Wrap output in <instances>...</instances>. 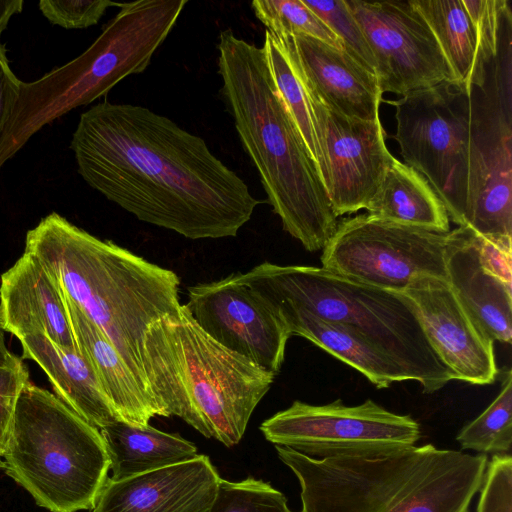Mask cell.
<instances>
[{"label":"cell","mask_w":512,"mask_h":512,"mask_svg":"<svg viewBox=\"0 0 512 512\" xmlns=\"http://www.w3.org/2000/svg\"><path fill=\"white\" fill-rule=\"evenodd\" d=\"M114 481L183 463L196 458V445L179 434L115 421L99 429Z\"/></svg>","instance_id":"24"},{"label":"cell","mask_w":512,"mask_h":512,"mask_svg":"<svg viewBox=\"0 0 512 512\" xmlns=\"http://www.w3.org/2000/svg\"><path fill=\"white\" fill-rule=\"evenodd\" d=\"M22 83L13 73L0 42V141L15 111Z\"/></svg>","instance_id":"35"},{"label":"cell","mask_w":512,"mask_h":512,"mask_svg":"<svg viewBox=\"0 0 512 512\" xmlns=\"http://www.w3.org/2000/svg\"><path fill=\"white\" fill-rule=\"evenodd\" d=\"M209 512H293L282 492L254 477L241 481L221 478Z\"/></svg>","instance_id":"30"},{"label":"cell","mask_w":512,"mask_h":512,"mask_svg":"<svg viewBox=\"0 0 512 512\" xmlns=\"http://www.w3.org/2000/svg\"><path fill=\"white\" fill-rule=\"evenodd\" d=\"M22 359L36 362L57 397L89 424L101 429L118 418L92 367L77 347H62L43 334L18 339Z\"/></svg>","instance_id":"22"},{"label":"cell","mask_w":512,"mask_h":512,"mask_svg":"<svg viewBox=\"0 0 512 512\" xmlns=\"http://www.w3.org/2000/svg\"><path fill=\"white\" fill-rule=\"evenodd\" d=\"M275 448L299 481L301 512H469L488 463L433 444L324 459Z\"/></svg>","instance_id":"4"},{"label":"cell","mask_w":512,"mask_h":512,"mask_svg":"<svg viewBox=\"0 0 512 512\" xmlns=\"http://www.w3.org/2000/svg\"><path fill=\"white\" fill-rule=\"evenodd\" d=\"M365 209L380 219L444 233L451 231L447 211L428 181L395 157Z\"/></svg>","instance_id":"25"},{"label":"cell","mask_w":512,"mask_h":512,"mask_svg":"<svg viewBox=\"0 0 512 512\" xmlns=\"http://www.w3.org/2000/svg\"><path fill=\"white\" fill-rule=\"evenodd\" d=\"M61 293L75 345L92 367L118 420L141 427L149 425L153 417L160 416L153 397L106 335Z\"/></svg>","instance_id":"21"},{"label":"cell","mask_w":512,"mask_h":512,"mask_svg":"<svg viewBox=\"0 0 512 512\" xmlns=\"http://www.w3.org/2000/svg\"><path fill=\"white\" fill-rule=\"evenodd\" d=\"M251 6L275 35H306L343 50L340 39L302 0H255Z\"/></svg>","instance_id":"29"},{"label":"cell","mask_w":512,"mask_h":512,"mask_svg":"<svg viewBox=\"0 0 512 512\" xmlns=\"http://www.w3.org/2000/svg\"><path fill=\"white\" fill-rule=\"evenodd\" d=\"M21 357H18L10 352L5 343V331L0 321V365H11L17 362Z\"/></svg>","instance_id":"38"},{"label":"cell","mask_w":512,"mask_h":512,"mask_svg":"<svg viewBox=\"0 0 512 512\" xmlns=\"http://www.w3.org/2000/svg\"><path fill=\"white\" fill-rule=\"evenodd\" d=\"M217 50L221 96L274 213L307 251L322 250L339 216L276 91L262 47L226 29L220 33Z\"/></svg>","instance_id":"3"},{"label":"cell","mask_w":512,"mask_h":512,"mask_svg":"<svg viewBox=\"0 0 512 512\" xmlns=\"http://www.w3.org/2000/svg\"><path fill=\"white\" fill-rule=\"evenodd\" d=\"M24 251L106 335L150 393L145 336L151 324L180 307L178 275L93 236L56 212L27 231Z\"/></svg>","instance_id":"2"},{"label":"cell","mask_w":512,"mask_h":512,"mask_svg":"<svg viewBox=\"0 0 512 512\" xmlns=\"http://www.w3.org/2000/svg\"><path fill=\"white\" fill-rule=\"evenodd\" d=\"M300 81L311 110L320 174L334 211L341 216L365 209L394 159L386 146L380 119L349 118Z\"/></svg>","instance_id":"14"},{"label":"cell","mask_w":512,"mask_h":512,"mask_svg":"<svg viewBox=\"0 0 512 512\" xmlns=\"http://www.w3.org/2000/svg\"><path fill=\"white\" fill-rule=\"evenodd\" d=\"M411 2L436 38L451 70L454 84L466 91L476 55L477 33L463 1L411 0Z\"/></svg>","instance_id":"26"},{"label":"cell","mask_w":512,"mask_h":512,"mask_svg":"<svg viewBox=\"0 0 512 512\" xmlns=\"http://www.w3.org/2000/svg\"><path fill=\"white\" fill-rule=\"evenodd\" d=\"M479 243L481 257L487 269L501 280L512 284V255L504 253L480 236Z\"/></svg>","instance_id":"36"},{"label":"cell","mask_w":512,"mask_h":512,"mask_svg":"<svg viewBox=\"0 0 512 512\" xmlns=\"http://www.w3.org/2000/svg\"><path fill=\"white\" fill-rule=\"evenodd\" d=\"M501 389L492 403L462 427L456 440L463 450L481 454L509 453L512 446V371L504 368Z\"/></svg>","instance_id":"28"},{"label":"cell","mask_w":512,"mask_h":512,"mask_svg":"<svg viewBox=\"0 0 512 512\" xmlns=\"http://www.w3.org/2000/svg\"><path fill=\"white\" fill-rule=\"evenodd\" d=\"M340 39L343 50L376 76V62L358 22L344 0H302Z\"/></svg>","instance_id":"31"},{"label":"cell","mask_w":512,"mask_h":512,"mask_svg":"<svg viewBox=\"0 0 512 512\" xmlns=\"http://www.w3.org/2000/svg\"><path fill=\"white\" fill-rule=\"evenodd\" d=\"M239 276L270 304L301 309L361 334L389 354L425 393L454 380L431 347L415 306L403 293L363 284L322 267L267 261Z\"/></svg>","instance_id":"6"},{"label":"cell","mask_w":512,"mask_h":512,"mask_svg":"<svg viewBox=\"0 0 512 512\" xmlns=\"http://www.w3.org/2000/svg\"><path fill=\"white\" fill-rule=\"evenodd\" d=\"M344 1L370 46L382 94L403 96L443 82L454 84L436 38L411 0Z\"/></svg>","instance_id":"13"},{"label":"cell","mask_w":512,"mask_h":512,"mask_svg":"<svg viewBox=\"0 0 512 512\" xmlns=\"http://www.w3.org/2000/svg\"><path fill=\"white\" fill-rule=\"evenodd\" d=\"M512 32L502 31L469 89V176L465 226L512 254Z\"/></svg>","instance_id":"9"},{"label":"cell","mask_w":512,"mask_h":512,"mask_svg":"<svg viewBox=\"0 0 512 512\" xmlns=\"http://www.w3.org/2000/svg\"><path fill=\"white\" fill-rule=\"evenodd\" d=\"M0 321L4 331L18 339L43 334L62 347H76L58 285L25 251L1 275Z\"/></svg>","instance_id":"20"},{"label":"cell","mask_w":512,"mask_h":512,"mask_svg":"<svg viewBox=\"0 0 512 512\" xmlns=\"http://www.w3.org/2000/svg\"><path fill=\"white\" fill-rule=\"evenodd\" d=\"M402 293L415 306L431 347L454 380L488 385L498 378L494 342L474 325L445 279L420 277Z\"/></svg>","instance_id":"16"},{"label":"cell","mask_w":512,"mask_h":512,"mask_svg":"<svg viewBox=\"0 0 512 512\" xmlns=\"http://www.w3.org/2000/svg\"><path fill=\"white\" fill-rule=\"evenodd\" d=\"M385 102L395 107L404 164L419 172L443 203L449 220L465 226L469 176V94L443 82Z\"/></svg>","instance_id":"10"},{"label":"cell","mask_w":512,"mask_h":512,"mask_svg":"<svg viewBox=\"0 0 512 512\" xmlns=\"http://www.w3.org/2000/svg\"><path fill=\"white\" fill-rule=\"evenodd\" d=\"M187 3H122L120 11L83 54L37 81L23 82L15 111L0 141V168L45 124L107 94L127 76L142 73Z\"/></svg>","instance_id":"7"},{"label":"cell","mask_w":512,"mask_h":512,"mask_svg":"<svg viewBox=\"0 0 512 512\" xmlns=\"http://www.w3.org/2000/svg\"><path fill=\"white\" fill-rule=\"evenodd\" d=\"M70 148L90 187L138 220L188 239L235 237L261 203L203 138L144 106H92Z\"/></svg>","instance_id":"1"},{"label":"cell","mask_w":512,"mask_h":512,"mask_svg":"<svg viewBox=\"0 0 512 512\" xmlns=\"http://www.w3.org/2000/svg\"><path fill=\"white\" fill-rule=\"evenodd\" d=\"M275 36L298 77L327 105L349 118L380 119L383 94L376 76L344 50L306 35Z\"/></svg>","instance_id":"18"},{"label":"cell","mask_w":512,"mask_h":512,"mask_svg":"<svg viewBox=\"0 0 512 512\" xmlns=\"http://www.w3.org/2000/svg\"><path fill=\"white\" fill-rule=\"evenodd\" d=\"M29 380V371L20 358L11 365H0V458H2L19 394Z\"/></svg>","instance_id":"34"},{"label":"cell","mask_w":512,"mask_h":512,"mask_svg":"<svg viewBox=\"0 0 512 512\" xmlns=\"http://www.w3.org/2000/svg\"><path fill=\"white\" fill-rule=\"evenodd\" d=\"M2 460L6 474L51 512L92 510L110 470L100 430L30 379Z\"/></svg>","instance_id":"8"},{"label":"cell","mask_w":512,"mask_h":512,"mask_svg":"<svg viewBox=\"0 0 512 512\" xmlns=\"http://www.w3.org/2000/svg\"><path fill=\"white\" fill-rule=\"evenodd\" d=\"M144 356L160 416H177L227 447L240 442L276 376L213 340L184 304L149 326Z\"/></svg>","instance_id":"5"},{"label":"cell","mask_w":512,"mask_h":512,"mask_svg":"<svg viewBox=\"0 0 512 512\" xmlns=\"http://www.w3.org/2000/svg\"><path fill=\"white\" fill-rule=\"evenodd\" d=\"M23 5V0L0 1V36L8 26L11 17L22 11Z\"/></svg>","instance_id":"37"},{"label":"cell","mask_w":512,"mask_h":512,"mask_svg":"<svg viewBox=\"0 0 512 512\" xmlns=\"http://www.w3.org/2000/svg\"><path fill=\"white\" fill-rule=\"evenodd\" d=\"M476 512H512V457L495 454L488 461Z\"/></svg>","instance_id":"32"},{"label":"cell","mask_w":512,"mask_h":512,"mask_svg":"<svg viewBox=\"0 0 512 512\" xmlns=\"http://www.w3.org/2000/svg\"><path fill=\"white\" fill-rule=\"evenodd\" d=\"M448 233L368 213L348 217L338 222L322 249V268L363 284L402 293L420 277L446 280L444 249Z\"/></svg>","instance_id":"12"},{"label":"cell","mask_w":512,"mask_h":512,"mask_svg":"<svg viewBox=\"0 0 512 512\" xmlns=\"http://www.w3.org/2000/svg\"><path fill=\"white\" fill-rule=\"evenodd\" d=\"M262 50L276 91L319 169L320 153L305 89L281 43L267 29Z\"/></svg>","instance_id":"27"},{"label":"cell","mask_w":512,"mask_h":512,"mask_svg":"<svg viewBox=\"0 0 512 512\" xmlns=\"http://www.w3.org/2000/svg\"><path fill=\"white\" fill-rule=\"evenodd\" d=\"M184 304L196 324L223 347L277 375L290 332L273 307L239 272L188 287Z\"/></svg>","instance_id":"15"},{"label":"cell","mask_w":512,"mask_h":512,"mask_svg":"<svg viewBox=\"0 0 512 512\" xmlns=\"http://www.w3.org/2000/svg\"><path fill=\"white\" fill-rule=\"evenodd\" d=\"M444 262L446 281L479 331L489 340L512 339L511 285L484 265L479 236L468 226L448 233Z\"/></svg>","instance_id":"19"},{"label":"cell","mask_w":512,"mask_h":512,"mask_svg":"<svg viewBox=\"0 0 512 512\" xmlns=\"http://www.w3.org/2000/svg\"><path fill=\"white\" fill-rule=\"evenodd\" d=\"M39 9L52 24L66 29H83L96 25L111 6L122 3L108 0H41Z\"/></svg>","instance_id":"33"},{"label":"cell","mask_w":512,"mask_h":512,"mask_svg":"<svg viewBox=\"0 0 512 512\" xmlns=\"http://www.w3.org/2000/svg\"><path fill=\"white\" fill-rule=\"evenodd\" d=\"M270 305L284 321L291 336H301L314 343L359 371L377 388L412 380L389 354L356 331L301 309L282 304Z\"/></svg>","instance_id":"23"},{"label":"cell","mask_w":512,"mask_h":512,"mask_svg":"<svg viewBox=\"0 0 512 512\" xmlns=\"http://www.w3.org/2000/svg\"><path fill=\"white\" fill-rule=\"evenodd\" d=\"M260 430L275 446L315 459L385 455L415 446L421 437L411 416L393 413L371 399L356 406L340 399L325 405L296 400L266 419Z\"/></svg>","instance_id":"11"},{"label":"cell","mask_w":512,"mask_h":512,"mask_svg":"<svg viewBox=\"0 0 512 512\" xmlns=\"http://www.w3.org/2000/svg\"><path fill=\"white\" fill-rule=\"evenodd\" d=\"M220 480L206 455L120 481L108 477L91 512H209Z\"/></svg>","instance_id":"17"}]
</instances>
